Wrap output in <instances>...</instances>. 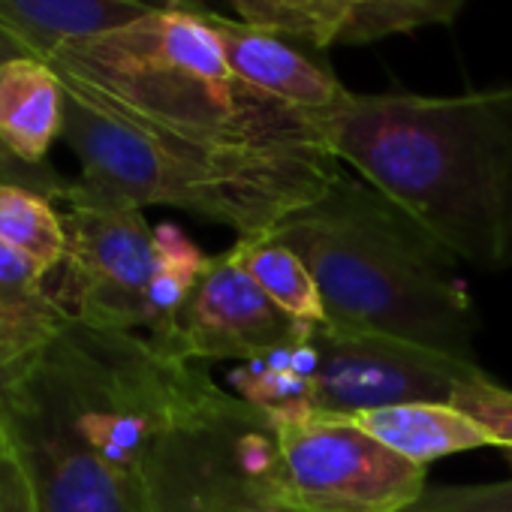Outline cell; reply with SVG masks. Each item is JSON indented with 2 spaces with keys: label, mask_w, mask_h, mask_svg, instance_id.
Masks as SVG:
<instances>
[{
  "label": "cell",
  "mask_w": 512,
  "mask_h": 512,
  "mask_svg": "<svg viewBox=\"0 0 512 512\" xmlns=\"http://www.w3.org/2000/svg\"><path fill=\"white\" fill-rule=\"evenodd\" d=\"M293 512H410L428 491L425 467L341 416L281 422Z\"/></svg>",
  "instance_id": "cell-7"
},
{
  "label": "cell",
  "mask_w": 512,
  "mask_h": 512,
  "mask_svg": "<svg viewBox=\"0 0 512 512\" xmlns=\"http://www.w3.org/2000/svg\"><path fill=\"white\" fill-rule=\"evenodd\" d=\"M314 332L317 326L284 314L229 247L211 256L205 278L172 326L148 341L169 359L205 365L263 359L314 338Z\"/></svg>",
  "instance_id": "cell-9"
},
{
  "label": "cell",
  "mask_w": 512,
  "mask_h": 512,
  "mask_svg": "<svg viewBox=\"0 0 512 512\" xmlns=\"http://www.w3.org/2000/svg\"><path fill=\"white\" fill-rule=\"evenodd\" d=\"M241 22L290 37L314 52L338 46L344 0H232Z\"/></svg>",
  "instance_id": "cell-20"
},
{
  "label": "cell",
  "mask_w": 512,
  "mask_h": 512,
  "mask_svg": "<svg viewBox=\"0 0 512 512\" xmlns=\"http://www.w3.org/2000/svg\"><path fill=\"white\" fill-rule=\"evenodd\" d=\"M410 512H512V479L428 488Z\"/></svg>",
  "instance_id": "cell-23"
},
{
  "label": "cell",
  "mask_w": 512,
  "mask_h": 512,
  "mask_svg": "<svg viewBox=\"0 0 512 512\" xmlns=\"http://www.w3.org/2000/svg\"><path fill=\"white\" fill-rule=\"evenodd\" d=\"M0 512H37L28 476L0 428Z\"/></svg>",
  "instance_id": "cell-25"
},
{
  "label": "cell",
  "mask_w": 512,
  "mask_h": 512,
  "mask_svg": "<svg viewBox=\"0 0 512 512\" xmlns=\"http://www.w3.org/2000/svg\"><path fill=\"white\" fill-rule=\"evenodd\" d=\"M449 404L464 416H470L494 440V446L506 452L512 464V392L509 389L497 386L488 374H482L461 383L452 392Z\"/></svg>",
  "instance_id": "cell-22"
},
{
  "label": "cell",
  "mask_w": 512,
  "mask_h": 512,
  "mask_svg": "<svg viewBox=\"0 0 512 512\" xmlns=\"http://www.w3.org/2000/svg\"><path fill=\"white\" fill-rule=\"evenodd\" d=\"M464 0H344L338 46H368L431 25H452Z\"/></svg>",
  "instance_id": "cell-19"
},
{
  "label": "cell",
  "mask_w": 512,
  "mask_h": 512,
  "mask_svg": "<svg viewBox=\"0 0 512 512\" xmlns=\"http://www.w3.org/2000/svg\"><path fill=\"white\" fill-rule=\"evenodd\" d=\"M61 85V139L82 169L76 184L142 211L166 205L256 238L317 202L344 172L332 151H220L157 136L73 82Z\"/></svg>",
  "instance_id": "cell-4"
},
{
  "label": "cell",
  "mask_w": 512,
  "mask_h": 512,
  "mask_svg": "<svg viewBox=\"0 0 512 512\" xmlns=\"http://www.w3.org/2000/svg\"><path fill=\"white\" fill-rule=\"evenodd\" d=\"M46 64L121 118L220 151H329L323 124L232 73L199 7L64 43Z\"/></svg>",
  "instance_id": "cell-3"
},
{
  "label": "cell",
  "mask_w": 512,
  "mask_h": 512,
  "mask_svg": "<svg viewBox=\"0 0 512 512\" xmlns=\"http://www.w3.org/2000/svg\"><path fill=\"white\" fill-rule=\"evenodd\" d=\"M16 55H22V52L0 46V64H4L7 58H16ZM0 184L28 187L34 193L49 196L52 202H61L67 187H70V178H64L55 166H28V163H22L16 154L7 151L4 142H0Z\"/></svg>",
  "instance_id": "cell-24"
},
{
  "label": "cell",
  "mask_w": 512,
  "mask_h": 512,
  "mask_svg": "<svg viewBox=\"0 0 512 512\" xmlns=\"http://www.w3.org/2000/svg\"><path fill=\"white\" fill-rule=\"evenodd\" d=\"M232 386L238 389V398L260 407L275 425L314 416L311 380L293 371H278L266 359L241 362L238 371H232Z\"/></svg>",
  "instance_id": "cell-21"
},
{
  "label": "cell",
  "mask_w": 512,
  "mask_h": 512,
  "mask_svg": "<svg viewBox=\"0 0 512 512\" xmlns=\"http://www.w3.org/2000/svg\"><path fill=\"white\" fill-rule=\"evenodd\" d=\"M64 133V85L52 64L16 55L0 64V142L28 166H52Z\"/></svg>",
  "instance_id": "cell-14"
},
{
  "label": "cell",
  "mask_w": 512,
  "mask_h": 512,
  "mask_svg": "<svg viewBox=\"0 0 512 512\" xmlns=\"http://www.w3.org/2000/svg\"><path fill=\"white\" fill-rule=\"evenodd\" d=\"M67 326L49 275L0 244V386L19 380Z\"/></svg>",
  "instance_id": "cell-12"
},
{
  "label": "cell",
  "mask_w": 512,
  "mask_h": 512,
  "mask_svg": "<svg viewBox=\"0 0 512 512\" xmlns=\"http://www.w3.org/2000/svg\"><path fill=\"white\" fill-rule=\"evenodd\" d=\"M272 235L311 269L326 329L383 335L473 359L479 329L455 256L404 208L362 178H341L311 205L284 217Z\"/></svg>",
  "instance_id": "cell-2"
},
{
  "label": "cell",
  "mask_w": 512,
  "mask_h": 512,
  "mask_svg": "<svg viewBox=\"0 0 512 512\" xmlns=\"http://www.w3.org/2000/svg\"><path fill=\"white\" fill-rule=\"evenodd\" d=\"M314 344L320 350V368L311 380L314 416L350 419L401 404H449L461 383L485 374L476 362L401 338L317 326Z\"/></svg>",
  "instance_id": "cell-8"
},
{
  "label": "cell",
  "mask_w": 512,
  "mask_h": 512,
  "mask_svg": "<svg viewBox=\"0 0 512 512\" xmlns=\"http://www.w3.org/2000/svg\"><path fill=\"white\" fill-rule=\"evenodd\" d=\"M0 46H7V49H16V52H22V55H28L22 46H19V40L7 31V28H0Z\"/></svg>",
  "instance_id": "cell-26"
},
{
  "label": "cell",
  "mask_w": 512,
  "mask_h": 512,
  "mask_svg": "<svg viewBox=\"0 0 512 512\" xmlns=\"http://www.w3.org/2000/svg\"><path fill=\"white\" fill-rule=\"evenodd\" d=\"M184 7L181 0H0V28L46 61L55 49L127 28L151 13Z\"/></svg>",
  "instance_id": "cell-13"
},
{
  "label": "cell",
  "mask_w": 512,
  "mask_h": 512,
  "mask_svg": "<svg viewBox=\"0 0 512 512\" xmlns=\"http://www.w3.org/2000/svg\"><path fill=\"white\" fill-rule=\"evenodd\" d=\"M211 266L196 241L175 223L154 226V278L148 287V335L157 338L172 326L187 299L196 293L199 281Z\"/></svg>",
  "instance_id": "cell-17"
},
{
  "label": "cell",
  "mask_w": 512,
  "mask_h": 512,
  "mask_svg": "<svg viewBox=\"0 0 512 512\" xmlns=\"http://www.w3.org/2000/svg\"><path fill=\"white\" fill-rule=\"evenodd\" d=\"M199 16L217 37L232 73L266 97L320 124L338 115L353 97L314 49L241 19L220 16L208 7H199Z\"/></svg>",
  "instance_id": "cell-11"
},
{
  "label": "cell",
  "mask_w": 512,
  "mask_h": 512,
  "mask_svg": "<svg viewBox=\"0 0 512 512\" xmlns=\"http://www.w3.org/2000/svg\"><path fill=\"white\" fill-rule=\"evenodd\" d=\"M241 266L263 287V293L293 320L305 326H326V308L320 287L302 256L278 235L238 238L232 244Z\"/></svg>",
  "instance_id": "cell-16"
},
{
  "label": "cell",
  "mask_w": 512,
  "mask_h": 512,
  "mask_svg": "<svg viewBox=\"0 0 512 512\" xmlns=\"http://www.w3.org/2000/svg\"><path fill=\"white\" fill-rule=\"evenodd\" d=\"M329 151L479 272L512 269V85L353 94Z\"/></svg>",
  "instance_id": "cell-1"
},
{
  "label": "cell",
  "mask_w": 512,
  "mask_h": 512,
  "mask_svg": "<svg viewBox=\"0 0 512 512\" xmlns=\"http://www.w3.org/2000/svg\"><path fill=\"white\" fill-rule=\"evenodd\" d=\"M4 428L37 512H148L145 494L127 488L76 434L43 356L0 386Z\"/></svg>",
  "instance_id": "cell-6"
},
{
  "label": "cell",
  "mask_w": 512,
  "mask_h": 512,
  "mask_svg": "<svg viewBox=\"0 0 512 512\" xmlns=\"http://www.w3.org/2000/svg\"><path fill=\"white\" fill-rule=\"evenodd\" d=\"M58 205L67 253L52 290L70 320L103 332H148L154 226L145 211L85 193L76 178Z\"/></svg>",
  "instance_id": "cell-5"
},
{
  "label": "cell",
  "mask_w": 512,
  "mask_h": 512,
  "mask_svg": "<svg viewBox=\"0 0 512 512\" xmlns=\"http://www.w3.org/2000/svg\"><path fill=\"white\" fill-rule=\"evenodd\" d=\"M232 401L211 386L154 443L145 467L148 512H290L235 461L223 422Z\"/></svg>",
  "instance_id": "cell-10"
},
{
  "label": "cell",
  "mask_w": 512,
  "mask_h": 512,
  "mask_svg": "<svg viewBox=\"0 0 512 512\" xmlns=\"http://www.w3.org/2000/svg\"><path fill=\"white\" fill-rule=\"evenodd\" d=\"M392 452L428 467L437 458L494 446V440L452 404H401L350 416Z\"/></svg>",
  "instance_id": "cell-15"
},
{
  "label": "cell",
  "mask_w": 512,
  "mask_h": 512,
  "mask_svg": "<svg viewBox=\"0 0 512 512\" xmlns=\"http://www.w3.org/2000/svg\"><path fill=\"white\" fill-rule=\"evenodd\" d=\"M0 244L40 266L46 275H55L67 253L58 202L28 187L0 184Z\"/></svg>",
  "instance_id": "cell-18"
},
{
  "label": "cell",
  "mask_w": 512,
  "mask_h": 512,
  "mask_svg": "<svg viewBox=\"0 0 512 512\" xmlns=\"http://www.w3.org/2000/svg\"><path fill=\"white\" fill-rule=\"evenodd\" d=\"M181 4H184V7H202L205 0H181Z\"/></svg>",
  "instance_id": "cell-27"
}]
</instances>
